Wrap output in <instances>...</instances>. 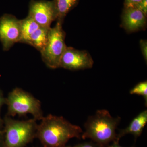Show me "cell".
Instances as JSON below:
<instances>
[{
    "instance_id": "cell-8",
    "label": "cell",
    "mask_w": 147,
    "mask_h": 147,
    "mask_svg": "<svg viewBox=\"0 0 147 147\" xmlns=\"http://www.w3.org/2000/svg\"><path fill=\"white\" fill-rule=\"evenodd\" d=\"M28 15L40 26L50 28L53 21L57 20L53 1H32L29 5Z\"/></svg>"
},
{
    "instance_id": "cell-7",
    "label": "cell",
    "mask_w": 147,
    "mask_h": 147,
    "mask_svg": "<svg viewBox=\"0 0 147 147\" xmlns=\"http://www.w3.org/2000/svg\"><path fill=\"white\" fill-rule=\"evenodd\" d=\"M93 64V60L88 51L67 46L61 58L60 67L78 70L91 68Z\"/></svg>"
},
{
    "instance_id": "cell-17",
    "label": "cell",
    "mask_w": 147,
    "mask_h": 147,
    "mask_svg": "<svg viewBox=\"0 0 147 147\" xmlns=\"http://www.w3.org/2000/svg\"><path fill=\"white\" fill-rule=\"evenodd\" d=\"M5 104V98L2 92L0 90V129L3 128V121L1 116V109L3 105Z\"/></svg>"
},
{
    "instance_id": "cell-1",
    "label": "cell",
    "mask_w": 147,
    "mask_h": 147,
    "mask_svg": "<svg viewBox=\"0 0 147 147\" xmlns=\"http://www.w3.org/2000/svg\"><path fill=\"white\" fill-rule=\"evenodd\" d=\"M38 125L36 137L44 147H62L74 138L81 139V127L72 124L62 117L48 115Z\"/></svg>"
},
{
    "instance_id": "cell-11",
    "label": "cell",
    "mask_w": 147,
    "mask_h": 147,
    "mask_svg": "<svg viewBox=\"0 0 147 147\" xmlns=\"http://www.w3.org/2000/svg\"><path fill=\"white\" fill-rule=\"evenodd\" d=\"M50 28L40 26L28 38L25 43L32 46L40 52L47 44Z\"/></svg>"
},
{
    "instance_id": "cell-5",
    "label": "cell",
    "mask_w": 147,
    "mask_h": 147,
    "mask_svg": "<svg viewBox=\"0 0 147 147\" xmlns=\"http://www.w3.org/2000/svg\"><path fill=\"white\" fill-rule=\"evenodd\" d=\"M63 23V21H57L55 26L50 28L47 44L40 52L44 63L53 69L60 67L61 58L67 47Z\"/></svg>"
},
{
    "instance_id": "cell-16",
    "label": "cell",
    "mask_w": 147,
    "mask_h": 147,
    "mask_svg": "<svg viewBox=\"0 0 147 147\" xmlns=\"http://www.w3.org/2000/svg\"><path fill=\"white\" fill-rule=\"evenodd\" d=\"M142 55L146 62L147 60V41L146 40H141L139 42Z\"/></svg>"
},
{
    "instance_id": "cell-13",
    "label": "cell",
    "mask_w": 147,
    "mask_h": 147,
    "mask_svg": "<svg viewBox=\"0 0 147 147\" xmlns=\"http://www.w3.org/2000/svg\"><path fill=\"white\" fill-rule=\"evenodd\" d=\"M21 38L20 42L25 43L30 36L38 30L40 26L28 15L26 18L20 20Z\"/></svg>"
},
{
    "instance_id": "cell-20",
    "label": "cell",
    "mask_w": 147,
    "mask_h": 147,
    "mask_svg": "<svg viewBox=\"0 0 147 147\" xmlns=\"http://www.w3.org/2000/svg\"><path fill=\"white\" fill-rule=\"evenodd\" d=\"M4 135L3 129H0V147H4Z\"/></svg>"
},
{
    "instance_id": "cell-3",
    "label": "cell",
    "mask_w": 147,
    "mask_h": 147,
    "mask_svg": "<svg viewBox=\"0 0 147 147\" xmlns=\"http://www.w3.org/2000/svg\"><path fill=\"white\" fill-rule=\"evenodd\" d=\"M3 121L4 147H25L36 137L38 125L35 119L16 120L6 115Z\"/></svg>"
},
{
    "instance_id": "cell-18",
    "label": "cell",
    "mask_w": 147,
    "mask_h": 147,
    "mask_svg": "<svg viewBox=\"0 0 147 147\" xmlns=\"http://www.w3.org/2000/svg\"><path fill=\"white\" fill-rule=\"evenodd\" d=\"M142 0H124L125 7H134Z\"/></svg>"
},
{
    "instance_id": "cell-19",
    "label": "cell",
    "mask_w": 147,
    "mask_h": 147,
    "mask_svg": "<svg viewBox=\"0 0 147 147\" xmlns=\"http://www.w3.org/2000/svg\"><path fill=\"white\" fill-rule=\"evenodd\" d=\"M73 147H99L98 145L94 142H85L79 144Z\"/></svg>"
},
{
    "instance_id": "cell-12",
    "label": "cell",
    "mask_w": 147,
    "mask_h": 147,
    "mask_svg": "<svg viewBox=\"0 0 147 147\" xmlns=\"http://www.w3.org/2000/svg\"><path fill=\"white\" fill-rule=\"evenodd\" d=\"M56 14L57 21L63 22L67 14L78 4L79 0H53Z\"/></svg>"
},
{
    "instance_id": "cell-14",
    "label": "cell",
    "mask_w": 147,
    "mask_h": 147,
    "mask_svg": "<svg viewBox=\"0 0 147 147\" xmlns=\"http://www.w3.org/2000/svg\"><path fill=\"white\" fill-rule=\"evenodd\" d=\"M131 94H136L142 96L144 98L145 104L147 103V82L144 81L140 82L132 88L130 91Z\"/></svg>"
},
{
    "instance_id": "cell-6",
    "label": "cell",
    "mask_w": 147,
    "mask_h": 147,
    "mask_svg": "<svg viewBox=\"0 0 147 147\" xmlns=\"http://www.w3.org/2000/svg\"><path fill=\"white\" fill-rule=\"evenodd\" d=\"M21 38L20 20L11 14L0 17V42L4 51H8Z\"/></svg>"
},
{
    "instance_id": "cell-9",
    "label": "cell",
    "mask_w": 147,
    "mask_h": 147,
    "mask_svg": "<svg viewBox=\"0 0 147 147\" xmlns=\"http://www.w3.org/2000/svg\"><path fill=\"white\" fill-rule=\"evenodd\" d=\"M121 20L123 28L128 32L138 31L146 26V15L135 7H125Z\"/></svg>"
},
{
    "instance_id": "cell-21",
    "label": "cell",
    "mask_w": 147,
    "mask_h": 147,
    "mask_svg": "<svg viewBox=\"0 0 147 147\" xmlns=\"http://www.w3.org/2000/svg\"><path fill=\"white\" fill-rule=\"evenodd\" d=\"M119 140H115L113 142V144L108 147H123L121 146L119 144Z\"/></svg>"
},
{
    "instance_id": "cell-15",
    "label": "cell",
    "mask_w": 147,
    "mask_h": 147,
    "mask_svg": "<svg viewBox=\"0 0 147 147\" xmlns=\"http://www.w3.org/2000/svg\"><path fill=\"white\" fill-rule=\"evenodd\" d=\"M135 7L143 12L145 15L147 14V0H142L140 2L134 6Z\"/></svg>"
},
{
    "instance_id": "cell-22",
    "label": "cell",
    "mask_w": 147,
    "mask_h": 147,
    "mask_svg": "<svg viewBox=\"0 0 147 147\" xmlns=\"http://www.w3.org/2000/svg\"><path fill=\"white\" fill-rule=\"evenodd\" d=\"M62 147H72L70 146H65Z\"/></svg>"
},
{
    "instance_id": "cell-4",
    "label": "cell",
    "mask_w": 147,
    "mask_h": 147,
    "mask_svg": "<svg viewBox=\"0 0 147 147\" xmlns=\"http://www.w3.org/2000/svg\"><path fill=\"white\" fill-rule=\"evenodd\" d=\"M5 104L7 107V115L9 117L30 114L36 121L41 120L44 117L40 101L20 88H16L9 93Z\"/></svg>"
},
{
    "instance_id": "cell-10",
    "label": "cell",
    "mask_w": 147,
    "mask_h": 147,
    "mask_svg": "<svg viewBox=\"0 0 147 147\" xmlns=\"http://www.w3.org/2000/svg\"><path fill=\"white\" fill-rule=\"evenodd\" d=\"M147 123V110H146L142 111L134 118L126 128L119 131L116 140L119 141L121 137L127 134H132L135 139H137L142 134Z\"/></svg>"
},
{
    "instance_id": "cell-2",
    "label": "cell",
    "mask_w": 147,
    "mask_h": 147,
    "mask_svg": "<svg viewBox=\"0 0 147 147\" xmlns=\"http://www.w3.org/2000/svg\"><path fill=\"white\" fill-rule=\"evenodd\" d=\"M120 120V117H112L107 110H97L85 123L82 138L90 139L99 147H108L117 139L116 129Z\"/></svg>"
}]
</instances>
